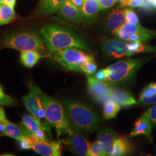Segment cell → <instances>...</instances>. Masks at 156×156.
<instances>
[{
	"label": "cell",
	"mask_w": 156,
	"mask_h": 156,
	"mask_svg": "<svg viewBox=\"0 0 156 156\" xmlns=\"http://www.w3.org/2000/svg\"><path fill=\"white\" fill-rule=\"evenodd\" d=\"M47 49L50 53L68 48H78L91 51L89 46L76 34L55 24H46L41 29Z\"/></svg>",
	"instance_id": "6da1fadb"
},
{
	"label": "cell",
	"mask_w": 156,
	"mask_h": 156,
	"mask_svg": "<svg viewBox=\"0 0 156 156\" xmlns=\"http://www.w3.org/2000/svg\"><path fill=\"white\" fill-rule=\"evenodd\" d=\"M64 105L74 128L87 133L94 132L99 128L100 119L89 106L72 100H64Z\"/></svg>",
	"instance_id": "7a4b0ae2"
},
{
	"label": "cell",
	"mask_w": 156,
	"mask_h": 156,
	"mask_svg": "<svg viewBox=\"0 0 156 156\" xmlns=\"http://www.w3.org/2000/svg\"><path fill=\"white\" fill-rule=\"evenodd\" d=\"M41 98L47 120L50 126L55 128L58 138L62 134H69L73 130L72 124L65 108L57 100L42 92Z\"/></svg>",
	"instance_id": "3957f363"
},
{
	"label": "cell",
	"mask_w": 156,
	"mask_h": 156,
	"mask_svg": "<svg viewBox=\"0 0 156 156\" xmlns=\"http://www.w3.org/2000/svg\"><path fill=\"white\" fill-rule=\"evenodd\" d=\"M2 46L22 51L35 50L41 54L46 52L43 40L38 34L28 30L14 32L5 35L1 41Z\"/></svg>",
	"instance_id": "277c9868"
},
{
	"label": "cell",
	"mask_w": 156,
	"mask_h": 156,
	"mask_svg": "<svg viewBox=\"0 0 156 156\" xmlns=\"http://www.w3.org/2000/svg\"><path fill=\"white\" fill-rule=\"evenodd\" d=\"M142 62L140 58H129L113 63L106 68L108 76L105 81L111 84L127 83L134 78Z\"/></svg>",
	"instance_id": "5b68a950"
},
{
	"label": "cell",
	"mask_w": 156,
	"mask_h": 156,
	"mask_svg": "<svg viewBox=\"0 0 156 156\" xmlns=\"http://www.w3.org/2000/svg\"><path fill=\"white\" fill-rule=\"evenodd\" d=\"M54 60L68 71L82 72L81 68L87 61L94 59L92 55L86 54L80 48H68L53 53Z\"/></svg>",
	"instance_id": "8992f818"
},
{
	"label": "cell",
	"mask_w": 156,
	"mask_h": 156,
	"mask_svg": "<svg viewBox=\"0 0 156 156\" xmlns=\"http://www.w3.org/2000/svg\"><path fill=\"white\" fill-rule=\"evenodd\" d=\"M113 34L124 42H146L156 38V30L145 28L140 24L125 23Z\"/></svg>",
	"instance_id": "52a82bcc"
},
{
	"label": "cell",
	"mask_w": 156,
	"mask_h": 156,
	"mask_svg": "<svg viewBox=\"0 0 156 156\" xmlns=\"http://www.w3.org/2000/svg\"><path fill=\"white\" fill-rule=\"evenodd\" d=\"M68 137L62 140V144L73 154L78 156H88L91 144L86 137L76 128L68 134Z\"/></svg>",
	"instance_id": "ba28073f"
},
{
	"label": "cell",
	"mask_w": 156,
	"mask_h": 156,
	"mask_svg": "<svg viewBox=\"0 0 156 156\" xmlns=\"http://www.w3.org/2000/svg\"><path fill=\"white\" fill-rule=\"evenodd\" d=\"M87 86L89 93L95 101L100 104L112 100V84L106 81H101L91 75L87 76Z\"/></svg>",
	"instance_id": "9c48e42d"
},
{
	"label": "cell",
	"mask_w": 156,
	"mask_h": 156,
	"mask_svg": "<svg viewBox=\"0 0 156 156\" xmlns=\"http://www.w3.org/2000/svg\"><path fill=\"white\" fill-rule=\"evenodd\" d=\"M102 49L107 56L113 58L133 56L128 49L127 44L119 39L105 38L103 40Z\"/></svg>",
	"instance_id": "30bf717a"
},
{
	"label": "cell",
	"mask_w": 156,
	"mask_h": 156,
	"mask_svg": "<svg viewBox=\"0 0 156 156\" xmlns=\"http://www.w3.org/2000/svg\"><path fill=\"white\" fill-rule=\"evenodd\" d=\"M30 89L29 94L23 97V101L28 111L41 123L38 109L40 106L42 105L41 98L42 91L37 86H35L34 84H30Z\"/></svg>",
	"instance_id": "8fae6325"
},
{
	"label": "cell",
	"mask_w": 156,
	"mask_h": 156,
	"mask_svg": "<svg viewBox=\"0 0 156 156\" xmlns=\"http://www.w3.org/2000/svg\"><path fill=\"white\" fill-rule=\"evenodd\" d=\"M62 140L58 141H39L33 144L32 149L39 155L43 156H62Z\"/></svg>",
	"instance_id": "7c38bea8"
},
{
	"label": "cell",
	"mask_w": 156,
	"mask_h": 156,
	"mask_svg": "<svg viewBox=\"0 0 156 156\" xmlns=\"http://www.w3.org/2000/svg\"><path fill=\"white\" fill-rule=\"evenodd\" d=\"M117 137V133L111 128H104L99 131L97 140L100 143L103 156H111Z\"/></svg>",
	"instance_id": "4fadbf2b"
},
{
	"label": "cell",
	"mask_w": 156,
	"mask_h": 156,
	"mask_svg": "<svg viewBox=\"0 0 156 156\" xmlns=\"http://www.w3.org/2000/svg\"><path fill=\"white\" fill-rule=\"evenodd\" d=\"M57 12L61 16L69 22L75 23L82 22V11L72 4L69 0H66Z\"/></svg>",
	"instance_id": "5bb4252c"
},
{
	"label": "cell",
	"mask_w": 156,
	"mask_h": 156,
	"mask_svg": "<svg viewBox=\"0 0 156 156\" xmlns=\"http://www.w3.org/2000/svg\"><path fill=\"white\" fill-rule=\"evenodd\" d=\"M153 126L150 119L145 113L138 118L134 124V128L129 135L130 138L143 135L147 137L150 140L153 139L151 131Z\"/></svg>",
	"instance_id": "9a60e30c"
},
{
	"label": "cell",
	"mask_w": 156,
	"mask_h": 156,
	"mask_svg": "<svg viewBox=\"0 0 156 156\" xmlns=\"http://www.w3.org/2000/svg\"><path fill=\"white\" fill-rule=\"evenodd\" d=\"M100 10L97 0H85L82 9L83 24L89 25L94 22Z\"/></svg>",
	"instance_id": "2e32d148"
},
{
	"label": "cell",
	"mask_w": 156,
	"mask_h": 156,
	"mask_svg": "<svg viewBox=\"0 0 156 156\" xmlns=\"http://www.w3.org/2000/svg\"><path fill=\"white\" fill-rule=\"evenodd\" d=\"M112 98L123 107H128L138 104L133 95L127 91L120 89L113 88Z\"/></svg>",
	"instance_id": "e0dca14e"
},
{
	"label": "cell",
	"mask_w": 156,
	"mask_h": 156,
	"mask_svg": "<svg viewBox=\"0 0 156 156\" xmlns=\"http://www.w3.org/2000/svg\"><path fill=\"white\" fill-rule=\"evenodd\" d=\"M125 23L124 9H115L111 12L106 21V28L114 33Z\"/></svg>",
	"instance_id": "ac0fdd59"
},
{
	"label": "cell",
	"mask_w": 156,
	"mask_h": 156,
	"mask_svg": "<svg viewBox=\"0 0 156 156\" xmlns=\"http://www.w3.org/2000/svg\"><path fill=\"white\" fill-rule=\"evenodd\" d=\"M131 150V145L128 138L125 136H117L115 142L111 156H127L130 153Z\"/></svg>",
	"instance_id": "d6986e66"
},
{
	"label": "cell",
	"mask_w": 156,
	"mask_h": 156,
	"mask_svg": "<svg viewBox=\"0 0 156 156\" xmlns=\"http://www.w3.org/2000/svg\"><path fill=\"white\" fill-rule=\"evenodd\" d=\"M43 56L35 50L22 51L20 54V61L24 66L31 68L34 67Z\"/></svg>",
	"instance_id": "ffe728a7"
},
{
	"label": "cell",
	"mask_w": 156,
	"mask_h": 156,
	"mask_svg": "<svg viewBox=\"0 0 156 156\" xmlns=\"http://www.w3.org/2000/svg\"><path fill=\"white\" fill-rule=\"evenodd\" d=\"M4 123L5 126V131L4 136L13 138L17 140H19L26 137L24 132L20 126H18L15 124L11 123L8 120H6Z\"/></svg>",
	"instance_id": "44dd1931"
},
{
	"label": "cell",
	"mask_w": 156,
	"mask_h": 156,
	"mask_svg": "<svg viewBox=\"0 0 156 156\" xmlns=\"http://www.w3.org/2000/svg\"><path fill=\"white\" fill-rule=\"evenodd\" d=\"M127 44L128 49L133 55L140 53L156 52V47L145 44V42L140 41L128 42Z\"/></svg>",
	"instance_id": "7402d4cb"
},
{
	"label": "cell",
	"mask_w": 156,
	"mask_h": 156,
	"mask_svg": "<svg viewBox=\"0 0 156 156\" xmlns=\"http://www.w3.org/2000/svg\"><path fill=\"white\" fill-rule=\"evenodd\" d=\"M66 1V0H44L41 6L40 11L46 15L53 14L58 11Z\"/></svg>",
	"instance_id": "603a6c76"
},
{
	"label": "cell",
	"mask_w": 156,
	"mask_h": 156,
	"mask_svg": "<svg viewBox=\"0 0 156 156\" xmlns=\"http://www.w3.org/2000/svg\"><path fill=\"white\" fill-rule=\"evenodd\" d=\"M121 106L113 100L107 101L104 104L103 115L106 119L116 118L117 113L120 110Z\"/></svg>",
	"instance_id": "cb8c5ba5"
},
{
	"label": "cell",
	"mask_w": 156,
	"mask_h": 156,
	"mask_svg": "<svg viewBox=\"0 0 156 156\" xmlns=\"http://www.w3.org/2000/svg\"><path fill=\"white\" fill-rule=\"evenodd\" d=\"M16 17L14 8L2 4L0 8V26L6 24Z\"/></svg>",
	"instance_id": "d4e9b609"
},
{
	"label": "cell",
	"mask_w": 156,
	"mask_h": 156,
	"mask_svg": "<svg viewBox=\"0 0 156 156\" xmlns=\"http://www.w3.org/2000/svg\"><path fill=\"white\" fill-rule=\"evenodd\" d=\"M21 124L33 134L36 133L40 128H42L41 123L33 116L30 115H24L22 116V123Z\"/></svg>",
	"instance_id": "484cf974"
},
{
	"label": "cell",
	"mask_w": 156,
	"mask_h": 156,
	"mask_svg": "<svg viewBox=\"0 0 156 156\" xmlns=\"http://www.w3.org/2000/svg\"><path fill=\"white\" fill-rule=\"evenodd\" d=\"M97 69V65L95 62L94 59H92L86 62L82 66L81 71L86 75L90 76L94 73Z\"/></svg>",
	"instance_id": "4316f807"
},
{
	"label": "cell",
	"mask_w": 156,
	"mask_h": 156,
	"mask_svg": "<svg viewBox=\"0 0 156 156\" xmlns=\"http://www.w3.org/2000/svg\"><path fill=\"white\" fill-rule=\"evenodd\" d=\"M124 17L125 23H133V24H140V20L138 16L136 13L131 9L127 8L124 9Z\"/></svg>",
	"instance_id": "83f0119b"
},
{
	"label": "cell",
	"mask_w": 156,
	"mask_h": 156,
	"mask_svg": "<svg viewBox=\"0 0 156 156\" xmlns=\"http://www.w3.org/2000/svg\"><path fill=\"white\" fill-rule=\"evenodd\" d=\"M156 94V82L151 83L146 86L140 95V98L150 97Z\"/></svg>",
	"instance_id": "f1b7e54d"
},
{
	"label": "cell",
	"mask_w": 156,
	"mask_h": 156,
	"mask_svg": "<svg viewBox=\"0 0 156 156\" xmlns=\"http://www.w3.org/2000/svg\"><path fill=\"white\" fill-rule=\"evenodd\" d=\"M16 104V102L11 97L6 95L0 85V105L11 106Z\"/></svg>",
	"instance_id": "f546056e"
},
{
	"label": "cell",
	"mask_w": 156,
	"mask_h": 156,
	"mask_svg": "<svg viewBox=\"0 0 156 156\" xmlns=\"http://www.w3.org/2000/svg\"><path fill=\"white\" fill-rule=\"evenodd\" d=\"M89 156H102L103 153L101 148L100 143L98 140L91 144L90 147Z\"/></svg>",
	"instance_id": "4dcf8cb0"
},
{
	"label": "cell",
	"mask_w": 156,
	"mask_h": 156,
	"mask_svg": "<svg viewBox=\"0 0 156 156\" xmlns=\"http://www.w3.org/2000/svg\"><path fill=\"white\" fill-rule=\"evenodd\" d=\"M145 0H126L122 2L120 7H140L142 8L145 2Z\"/></svg>",
	"instance_id": "1f68e13d"
},
{
	"label": "cell",
	"mask_w": 156,
	"mask_h": 156,
	"mask_svg": "<svg viewBox=\"0 0 156 156\" xmlns=\"http://www.w3.org/2000/svg\"><path fill=\"white\" fill-rule=\"evenodd\" d=\"M138 104L143 106H148L156 104V94L150 97L146 98H139L137 101Z\"/></svg>",
	"instance_id": "d6a6232c"
},
{
	"label": "cell",
	"mask_w": 156,
	"mask_h": 156,
	"mask_svg": "<svg viewBox=\"0 0 156 156\" xmlns=\"http://www.w3.org/2000/svg\"><path fill=\"white\" fill-rule=\"evenodd\" d=\"M145 115L149 117L153 126L156 125V104L155 105L152 106L151 108L148 109L145 112Z\"/></svg>",
	"instance_id": "836d02e7"
},
{
	"label": "cell",
	"mask_w": 156,
	"mask_h": 156,
	"mask_svg": "<svg viewBox=\"0 0 156 156\" xmlns=\"http://www.w3.org/2000/svg\"><path fill=\"white\" fill-rule=\"evenodd\" d=\"M19 145L20 146V149L22 150H30L32 149L33 144L29 140L28 138L25 137L22 140H18Z\"/></svg>",
	"instance_id": "e575fe53"
},
{
	"label": "cell",
	"mask_w": 156,
	"mask_h": 156,
	"mask_svg": "<svg viewBox=\"0 0 156 156\" xmlns=\"http://www.w3.org/2000/svg\"><path fill=\"white\" fill-rule=\"evenodd\" d=\"M100 10H105L113 5L116 0H97Z\"/></svg>",
	"instance_id": "d590c367"
},
{
	"label": "cell",
	"mask_w": 156,
	"mask_h": 156,
	"mask_svg": "<svg viewBox=\"0 0 156 156\" xmlns=\"http://www.w3.org/2000/svg\"><path fill=\"white\" fill-rule=\"evenodd\" d=\"M108 76V71L106 68L99 70L95 73L94 77L101 81H105Z\"/></svg>",
	"instance_id": "8d00e7d4"
},
{
	"label": "cell",
	"mask_w": 156,
	"mask_h": 156,
	"mask_svg": "<svg viewBox=\"0 0 156 156\" xmlns=\"http://www.w3.org/2000/svg\"><path fill=\"white\" fill-rule=\"evenodd\" d=\"M34 134L37 137V138L38 139L39 141L48 140L46 136L45 135V131L44 130V129L42 128L39 129L36 133H34Z\"/></svg>",
	"instance_id": "74e56055"
},
{
	"label": "cell",
	"mask_w": 156,
	"mask_h": 156,
	"mask_svg": "<svg viewBox=\"0 0 156 156\" xmlns=\"http://www.w3.org/2000/svg\"><path fill=\"white\" fill-rule=\"evenodd\" d=\"M69 1L74 5L76 6L78 9L82 11L85 0H69Z\"/></svg>",
	"instance_id": "f35d334b"
},
{
	"label": "cell",
	"mask_w": 156,
	"mask_h": 156,
	"mask_svg": "<svg viewBox=\"0 0 156 156\" xmlns=\"http://www.w3.org/2000/svg\"><path fill=\"white\" fill-rule=\"evenodd\" d=\"M7 120L5 113L2 106L0 105V123H5Z\"/></svg>",
	"instance_id": "ab89813d"
},
{
	"label": "cell",
	"mask_w": 156,
	"mask_h": 156,
	"mask_svg": "<svg viewBox=\"0 0 156 156\" xmlns=\"http://www.w3.org/2000/svg\"><path fill=\"white\" fill-rule=\"evenodd\" d=\"M16 0H4V4L14 8L15 5Z\"/></svg>",
	"instance_id": "60d3db41"
},
{
	"label": "cell",
	"mask_w": 156,
	"mask_h": 156,
	"mask_svg": "<svg viewBox=\"0 0 156 156\" xmlns=\"http://www.w3.org/2000/svg\"><path fill=\"white\" fill-rule=\"evenodd\" d=\"M5 131V126L4 123H0V136H4Z\"/></svg>",
	"instance_id": "b9f144b4"
},
{
	"label": "cell",
	"mask_w": 156,
	"mask_h": 156,
	"mask_svg": "<svg viewBox=\"0 0 156 156\" xmlns=\"http://www.w3.org/2000/svg\"><path fill=\"white\" fill-rule=\"evenodd\" d=\"M151 1L153 6L156 8V0H151Z\"/></svg>",
	"instance_id": "7bdbcfd3"
},
{
	"label": "cell",
	"mask_w": 156,
	"mask_h": 156,
	"mask_svg": "<svg viewBox=\"0 0 156 156\" xmlns=\"http://www.w3.org/2000/svg\"><path fill=\"white\" fill-rule=\"evenodd\" d=\"M0 3L1 4H4V0H0Z\"/></svg>",
	"instance_id": "ee69618b"
},
{
	"label": "cell",
	"mask_w": 156,
	"mask_h": 156,
	"mask_svg": "<svg viewBox=\"0 0 156 156\" xmlns=\"http://www.w3.org/2000/svg\"><path fill=\"white\" fill-rule=\"evenodd\" d=\"M116 1H120V2H123V1H126V0H116Z\"/></svg>",
	"instance_id": "f6af8a7d"
},
{
	"label": "cell",
	"mask_w": 156,
	"mask_h": 156,
	"mask_svg": "<svg viewBox=\"0 0 156 156\" xmlns=\"http://www.w3.org/2000/svg\"><path fill=\"white\" fill-rule=\"evenodd\" d=\"M1 4H1V3H0V8H1Z\"/></svg>",
	"instance_id": "bcb514c9"
},
{
	"label": "cell",
	"mask_w": 156,
	"mask_h": 156,
	"mask_svg": "<svg viewBox=\"0 0 156 156\" xmlns=\"http://www.w3.org/2000/svg\"></svg>",
	"instance_id": "7dc6e473"
},
{
	"label": "cell",
	"mask_w": 156,
	"mask_h": 156,
	"mask_svg": "<svg viewBox=\"0 0 156 156\" xmlns=\"http://www.w3.org/2000/svg\"><path fill=\"white\" fill-rule=\"evenodd\" d=\"M150 1H151V0H150Z\"/></svg>",
	"instance_id": "c3c4849f"
}]
</instances>
